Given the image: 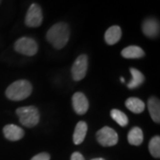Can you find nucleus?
Wrapping results in <instances>:
<instances>
[{"label":"nucleus","instance_id":"1","mask_svg":"<svg viewBox=\"0 0 160 160\" xmlns=\"http://www.w3.org/2000/svg\"><path fill=\"white\" fill-rule=\"evenodd\" d=\"M69 25L65 22H58L52 26L46 33V39L56 49H62L69 39Z\"/></svg>","mask_w":160,"mask_h":160},{"label":"nucleus","instance_id":"2","mask_svg":"<svg viewBox=\"0 0 160 160\" xmlns=\"http://www.w3.org/2000/svg\"><path fill=\"white\" fill-rule=\"evenodd\" d=\"M32 92V86L29 81L24 79L13 82L7 87L6 95L11 101H22L28 98Z\"/></svg>","mask_w":160,"mask_h":160},{"label":"nucleus","instance_id":"3","mask_svg":"<svg viewBox=\"0 0 160 160\" xmlns=\"http://www.w3.org/2000/svg\"><path fill=\"white\" fill-rule=\"evenodd\" d=\"M20 123L26 127H34L39 122V112L34 106L22 107L16 110Z\"/></svg>","mask_w":160,"mask_h":160},{"label":"nucleus","instance_id":"4","mask_svg":"<svg viewBox=\"0 0 160 160\" xmlns=\"http://www.w3.org/2000/svg\"><path fill=\"white\" fill-rule=\"evenodd\" d=\"M14 49L19 53L28 56H33L38 52V44L33 38L23 37L15 42Z\"/></svg>","mask_w":160,"mask_h":160},{"label":"nucleus","instance_id":"5","mask_svg":"<svg viewBox=\"0 0 160 160\" xmlns=\"http://www.w3.org/2000/svg\"><path fill=\"white\" fill-rule=\"evenodd\" d=\"M98 142L104 147H111L118 142V135L114 129L109 126H104L96 133Z\"/></svg>","mask_w":160,"mask_h":160},{"label":"nucleus","instance_id":"6","mask_svg":"<svg viewBox=\"0 0 160 160\" xmlns=\"http://www.w3.org/2000/svg\"><path fill=\"white\" fill-rule=\"evenodd\" d=\"M43 22L42 10L38 4H32L29 6L25 17V24L30 28L39 27Z\"/></svg>","mask_w":160,"mask_h":160},{"label":"nucleus","instance_id":"7","mask_svg":"<svg viewBox=\"0 0 160 160\" xmlns=\"http://www.w3.org/2000/svg\"><path fill=\"white\" fill-rule=\"evenodd\" d=\"M87 66H88V60L86 55L82 54L77 58L71 69L72 78L75 81H80L86 77Z\"/></svg>","mask_w":160,"mask_h":160},{"label":"nucleus","instance_id":"8","mask_svg":"<svg viewBox=\"0 0 160 160\" xmlns=\"http://www.w3.org/2000/svg\"><path fill=\"white\" fill-rule=\"evenodd\" d=\"M143 34L146 37L154 38L159 34V22L155 18H147L142 25Z\"/></svg>","mask_w":160,"mask_h":160},{"label":"nucleus","instance_id":"9","mask_svg":"<svg viewBox=\"0 0 160 160\" xmlns=\"http://www.w3.org/2000/svg\"><path fill=\"white\" fill-rule=\"evenodd\" d=\"M72 104L75 112L78 115H84L89 108V102L86 95L80 92L74 93L72 97Z\"/></svg>","mask_w":160,"mask_h":160},{"label":"nucleus","instance_id":"10","mask_svg":"<svg viewBox=\"0 0 160 160\" xmlns=\"http://www.w3.org/2000/svg\"><path fill=\"white\" fill-rule=\"evenodd\" d=\"M5 137L9 141H19L23 137L24 131L20 126L15 125H7L3 129Z\"/></svg>","mask_w":160,"mask_h":160},{"label":"nucleus","instance_id":"11","mask_svg":"<svg viewBox=\"0 0 160 160\" xmlns=\"http://www.w3.org/2000/svg\"><path fill=\"white\" fill-rule=\"evenodd\" d=\"M122 37V30L118 26H112L107 29L105 32V41L108 45H115L117 44Z\"/></svg>","mask_w":160,"mask_h":160},{"label":"nucleus","instance_id":"12","mask_svg":"<svg viewBox=\"0 0 160 160\" xmlns=\"http://www.w3.org/2000/svg\"><path fill=\"white\" fill-rule=\"evenodd\" d=\"M148 109L151 118L154 122L159 124L160 121V102L156 97H150L148 101Z\"/></svg>","mask_w":160,"mask_h":160},{"label":"nucleus","instance_id":"13","mask_svg":"<svg viewBox=\"0 0 160 160\" xmlns=\"http://www.w3.org/2000/svg\"><path fill=\"white\" fill-rule=\"evenodd\" d=\"M87 132V125L86 122L80 121L77 124L73 134V142L76 145H78L84 142Z\"/></svg>","mask_w":160,"mask_h":160},{"label":"nucleus","instance_id":"14","mask_svg":"<svg viewBox=\"0 0 160 160\" xmlns=\"http://www.w3.org/2000/svg\"><path fill=\"white\" fill-rule=\"evenodd\" d=\"M126 106L127 109L135 114L142 113L145 109V104L142 101L135 97L128 98L126 101Z\"/></svg>","mask_w":160,"mask_h":160},{"label":"nucleus","instance_id":"15","mask_svg":"<svg viewBox=\"0 0 160 160\" xmlns=\"http://www.w3.org/2000/svg\"><path fill=\"white\" fill-rule=\"evenodd\" d=\"M121 55L126 59H138L144 56V51L137 46H130L122 50Z\"/></svg>","mask_w":160,"mask_h":160},{"label":"nucleus","instance_id":"16","mask_svg":"<svg viewBox=\"0 0 160 160\" xmlns=\"http://www.w3.org/2000/svg\"><path fill=\"white\" fill-rule=\"evenodd\" d=\"M128 142L131 145L139 146L143 142V132L142 130L140 127H132L127 135Z\"/></svg>","mask_w":160,"mask_h":160},{"label":"nucleus","instance_id":"17","mask_svg":"<svg viewBox=\"0 0 160 160\" xmlns=\"http://www.w3.org/2000/svg\"><path fill=\"white\" fill-rule=\"evenodd\" d=\"M130 72L132 74V79L131 81L128 83V88L130 89H134V88H137L138 86H140L143 82H144V76L142 73L138 70L136 69H133L131 68L130 69Z\"/></svg>","mask_w":160,"mask_h":160},{"label":"nucleus","instance_id":"18","mask_svg":"<svg viewBox=\"0 0 160 160\" xmlns=\"http://www.w3.org/2000/svg\"><path fill=\"white\" fill-rule=\"evenodd\" d=\"M149 150L150 154L156 158H159L160 157V137L154 136L150 140L149 143Z\"/></svg>","mask_w":160,"mask_h":160},{"label":"nucleus","instance_id":"19","mask_svg":"<svg viewBox=\"0 0 160 160\" xmlns=\"http://www.w3.org/2000/svg\"><path fill=\"white\" fill-rule=\"evenodd\" d=\"M110 116L113 119L121 126H126L128 124V118L126 115L118 109H112L110 112Z\"/></svg>","mask_w":160,"mask_h":160},{"label":"nucleus","instance_id":"20","mask_svg":"<svg viewBox=\"0 0 160 160\" xmlns=\"http://www.w3.org/2000/svg\"><path fill=\"white\" fill-rule=\"evenodd\" d=\"M31 160H50V155L46 152H42L39 154L34 156Z\"/></svg>","mask_w":160,"mask_h":160},{"label":"nucleus","instance_id":"21","mask_svg":"<svg viewBox=\"0 0 160 160\" xmlns=\"http://www.w3.org/2000/svg\"><path fill=\"white\" fill-rule=\"evenodd\" d=\"M70 160H85L83 155L79 153V152H74L73 154L71 155Z\"/></svg>","mask_w":160,"mask_h":160},{"label":"nucleus","instance_id":"22","mask_svg":"<svg viewBox=\"0 0 160 160\" xmlns=\"http://www.w3.org/2000/svg\"><path fill=\"white\" fill-rule=\"evenodd\" d=\"M92 160H105V159H103V158H93V159H92Z\"/></svg>","mask_w":160,"mask_h":160},{"label":"nucleus","instance_id":"23","mask_svg":"<svg viewBox=\"0 0 160 160\" xmlns=\"http://www.w3.org/2000/svg\"><path fill=\"white\" fill-rule=\"evenodd\" d=\"M120 80H121V82H123V83L125 82V79H124L123 78H120Z\"/></svg>","mask_w":160,"mask_h":160},{"label":"nucleus","instance_id":"24","mask_svg":"<svg viewBox=\"0 0 160 160\" xmlns=\"http://www.w3.org/2000/svg\"><path fill=\"white\" fill-rule=\"evenodd\" d=\"M1 1H2V0H0V4H1Z\"/></svg>","mask_w":160,"mask_h":160}]
</instances>
